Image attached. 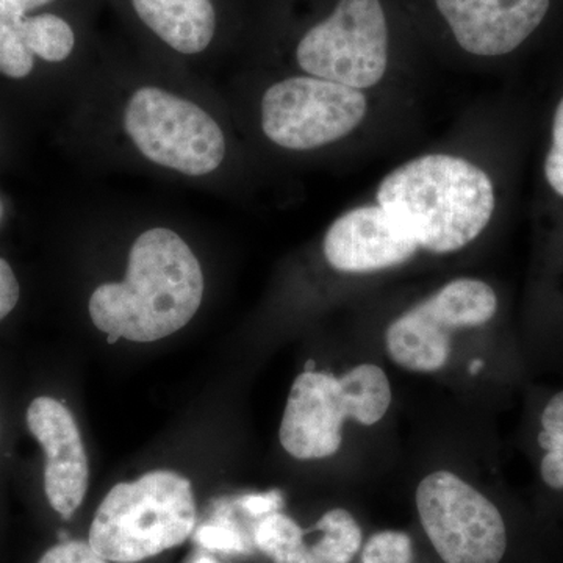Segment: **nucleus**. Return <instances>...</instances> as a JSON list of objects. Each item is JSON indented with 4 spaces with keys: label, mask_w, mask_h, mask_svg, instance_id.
I'll use <instances>...</instances> for the list:
<instances>
[{
    "label": "nucleus",
    "mask_w": 563,
    "mask_h": 563,
    "mask_svg": "<svg viewBox=\"0 0 563 563\" xmlns=\"http://www.w3.org/2000/svg\"><path fill=\"white\" fill-rule=\"evenodd\" d=\"M202 296L201 263L190 246L172 229L154 228L133 242L125 279L99 285L88 310L110 342L151 343L185 328Z\"/></svg>",
    "instance_id": "nucleus-1"
},
{
    "label": "nucleus",
    "mask_w": 563,
    "mask_h": 563,
    "mask_svg": "<svg viewBox=\"0 0 563 563\" xmlns=\"http://www.w3.org/2000/svg\"><path fill=\"white\" fill-rule=\"evenodd\" d=\"M377 206L418 247L450 254L483 233L495 210L490 177L454 155H422L380 181Z\"/></svg>",
    "instance_id": "nucleus-2"
},
{
    "label": "nucleus",
    "mask_w": 563,
    "mask_h": 563,
    "mask_svg": "<svg viewBox=\"0 0 563 563\" xmlns=\"http://www.w3.org/2000/svg\"><path fill=\"white\" fill-rule=\"evenodd\" d=\"M196 525L191 483L158 470L114 485L99 506L88 543L107 561L136 563L179 547Z\"/></svg>",
    "instance_id": "nucleus-3"
},
{
    "label": "nucleus",
    "mask_w": 563,
    "mask_h": 563,
    "mask_svg": "<svg viewBox=\"0 0 563 563\" xmlns=\"http://www.w3.org/2000/svg\"><path fill=\"white\" fill-rule=\"evenodd\" d=\"M124 129L147 161L173 172L207 176L224 162L220 124L198 103L161 88L133 92L124 110Z\"/></svg>",
    "instance_id": "nucleus-4"
},
{
    "label": "nucleus",
    "mask_w": 563,
    "mask_h": 563,
    "mask_svg": "<svg viewBox=\"0 0 563 563\" xmlns=\"http://www.w3.org/2000/svg\"><path fill=\"white\" fill-rule=\"evenodd\" d=\"M310 76L363 90L388 65L387 20L379 0H340L328 20L306 33L296 51Z\"/></svg>",
    "instance_id": "nucleus-5"
},
{
    "label": "nucleus",
    "mask_w": 563,
    "mask_h": 563,
    "mask_svg": "<svg viewBox=\"0 0 563 563\" xmlns=\"http://www.w3.org/2000/svg\"><path fill=\"white\" fill-rule=\"evenodd\" d=\"M422 529L444 563H499L507 531L498 507L450 472L429 474L417 488Z\"/></svg>",
    "instance_id": "nucleus-6"
},
{
    "label": "nucleus",
    "mask_w": 563,
    "mask_h": 563,
    "mask_svg": "<svg viewBox=\"0 0 563 563\" xmlns=\"http://www.w3.org/2000/svg\"><path fill=\"white\" fill-rule=\"evenodd\" d=\"M366 109L361 90L320 77H290L263 96L262 129L285 150H317L354 131Z\"/></svg>",
    "instance_id": "nucleus-7"
},
{
    "label": "nucleus",
    "mask_w": 563,
    "mask_h": 563,
    "mask_svg": "<svg viewBox=\"0 0 563 563\" xmlns=\"http://www.w3.org/2000/svg\"><path fill=\"white\" fill-rule=\"evenodd\" d=\"M496 309L498 298L485 282H450L391 322L385 333L388 355L409 372H439L450 358L453 332L479 328L495 317Z\"/></svg>",
    "instance_id": "nucleus-8"
},
{
    "label": "nucleus",
    "mask_w": 563,
    "mask_h": 563,
    "mask_svg": "<svg viewBox=\"0 0 563 563\" xmlns=\"http://www.w3.org/2000/svg\"><path fill=\"white\" fill-rule=\"evenodd\" d=\"M350 418L339 377L306 372L292 384L279 439L291 457L317 461L339 453Z\"/></svg>",
    "instance_id": "nucleus-9"
},
{
    "label": "nucleus",
    "mask_w": 563,
    "mask_h": 563,
    "mask_svg": "<svg viewBox=\"0 0 563 563\" xmlns=\"http://www.w3.org/2000/svg\"><path fill=\"white\" fill-rule=\"evenodd\" d=\"M27 426L46 454L44 490L63 518L79 509L88 490V457L79 426L57 399L40 396L27 410Z\"/></svg>",
    "instance_id": "nucleus-10"
},
{
    "label": "nucleus",
    "mask_w": 563,
    "mask_h": 563,
    "mask_svg": "<svg viewBox=\"0 0 563 563\" xmlns=\"http://www.w3.org/2000/svg\"><path fill=\"white\" fill-rule=\"evenodd\" d=\"M463 51L499 57L525 43L542 24L550 0H437Z\"/></svg>",
    "instance_id": "nucleus-11"
},
{
    "label": "nucleus",
    "mask_w": 563,
    "mask_h": 563,
    "mask_svg": "<svg viewBox=\"0 0 563 563\" xmlns=\"http://www.w3.org/2000/svg\"><path fill=\"white\" fill-rule=\"evenodd\" d=\"M325 258L343 273H373L402 265L417 254V242L379 206L342 214L324 236Z\"/></svg>",
    "instance_id": "nucleus-12"
},
{
    "label": "nucleus",
    "mask_w": 563,
    "mask_h": 563,
    "mask_svg": "<svg viewBox=\"0 0 563 563\" xmlns=\"http://www.w3.org/2000/svg\"><path fill=\"white\" fill-rule=\"evenodd\" d=\"M279 512L263 518L254 542L274 563H350L362 547L361 526L347 510L332 509L309 531Z\"/></svg>",
    "instance_id": "nucleus-13"
},
{
    "label": "nucleus",
    "mask_w": 563,
    "mask_h": 563,
    "mask_svg": "<svg viewBox=\"0 0 563 563\" xmlns=\"http://www.w3.org/2000/svg\"><path fill=\"white\" fill-rule=\"evenodd\" d=\"M140 20L180 54L195 55L210 46L217 29L211 0H132Z\"/></svg>",
    "instance_id": "nucleus-14"
},
{
    "label": "nucleus",
    "mask_w": 563,
    "mask_h": 563,
    "mask_svg": "<svg viewBox=\"0 0 563 563\" xmlns=\"http://www.w3.org/2000/svg\"><path fill=\"white\" fill-rule=\"evenodd\" d=\"M351 420L373 426L390 409L391 388L379 366L363 363L340 377Z\"/></svg>",
    "instance_id": "nucleus-15"
},
{
    "label": "nucleus",
    "mask_w": 563,
    "mask_h": 563,
    "mask_svg": "<svg viewBox=\"0 0 563 563\" xmlns=\"http://www.w3.org/2000/svg\"><path fill=\"white\" fill-rule=\"evenodd\" d=\"M22 33L33 55L51 63L66 60L76 46V35L65 20L55 14L22 16Z\"/></svg>",
    "instance_id": "nucleus-16"
},
{
    "label": "nucleus",
    "mask_w": 563,
    "mask_h": 563,
    "mask_svg": "<svg viewBox=\"0 0 563 563\" xmlns=\"http://www.w3.org/2000/svg\"><path fill=\"white\" fill-rule=\"evenodd\" d=\"M22 16H0V74L10 79H24L35 66V55L22 33Z\"/></svg>",
    "instance_id": "nucleus-17"
},
{
    "label": "nucleus",
    "mask_w": 563,
    "mask_h": 563,
    "mask_svg": "<svg viewBox=\"0 0 563 563\" xmlns=\"http://www.w3.org/2000/svg\"><path fill=\"white\" fill-rule=\"evenodd\" d=\"M413 550L409 536L398 531L376 533L363 548V563H412Z\"/></svg>",
    "instance_id": "nucleus-18"
},
{
    "label": "nucleus",
    "mask_w": 563,
    "mask_h": 563,
    "mask_svg": "<svg viewBox=\"0 0 563 563\" xmlns=\"http://www.w3.org/2000/svg\"><path fill=\"white\" fill-rule=\"evenodd\" d=\"M196 542L206 550L221 551V553H243L246 550L242 533L229 523L202 526L196 533Z\"/></svg>",
    "instance_id": "nucleus-19"
},
{
    "label": "nucleus",
    "mask_w": 563,
    "mask_h": 563,
    "mask_svg": "<svg viewBox=\"0 0 563 563\" xmlns=\"http://www.w3.org/2000/svg\"><path fill=\"white\" fill-rule=\"evenodd\" d=\"M542 431L539 444L544 451H562L563 453V391L554 395L543 409Z\"/></svg>",
    "instance_id": "nucleus-20"
},
{
    "label": "nucleus",
    "mask_w": 563,
    "mask_h": 563,
    "mask_svg": "<svg viewBox=\"0 0 563 563\" xmlns=\"http://www.w3.org/2000/svg\"><path fill=\"white\" fill-rule=\"evenodd\" d=\"M544 176L551 188L563 196V99L555 110L553 143L544 162Z\"/></svg>",
    "instance_id": "nucleus-21"
},
{
    "label": "nucleus",
    "mask_w": 563,
    "mask_h": 563,
    "mask_svg": "<svg viewBox=\"0 0 563 563\" xmlns=\"http://www.w3.org/2000/svg\"><path fill=\"white\" fill-rule=\"evenodd\" d=\"M101 554L96 553L90 543L65 542L51 548L38 563H107Z\"/></svg>",
    "instance_id": "nucleus-22"
},
{
    "label": "nucleus",
    "mask_w": 563,
    "mask_h": 563,
    "mask_svg": "<svg viewBox=\"0 0 563 563\" xmlns=\"http://www.w3.org/2000/svg\"><path fill=\"white\" fill-rule=\"evenodd\" d=\"M21 287L9 262L0 258V321L9 317L20 301Z\"/></svg>",
    "instance_id": "nucleus-23"
},
{
    "label": "nucleus",
    "mask_w": 563,
    "mask_h": 563,
    "mask_svg": "<svg viewBox=\"0 0 563 563\" xmlns=\"http://www.w3.org/2000/svg\"><path fill=\"white\" fill-rule=\"evenodd\" d=\"M240 507L252 517H268L276 514L284 504L282 493L277 490L262 493V495H247L239 499Z\"/></svg>",
    "instance_id": "nucleus-24"
},
{
    "label": "nucleus",
    "mask_w": 563,
    "mask_h": 563,
    "mask_svg": "<svg viewBox=\"0 0 563 563\" xmlns=\"http://www.w3.org/2000/svg\"><path fill=\"white\" fill-rule=\"evenodd\" d=\"M540 474L543 483L554 490H563V453L562 451H547L540 463Z\"/></svg>",
    "instance_id": "nucleus-25"
},
{
    "label": "nucleus",
    "mask_w": 563,
    "mask_h": 563,
    "mask_svg": "<svg viewBox=\"0 0 563 563\" xmlns=\"http://www.w3.org/2000/svg\"><path fill=\"white\" fill-rule=\"evenodd\" d=\"M52 0H0V16L25 14L27 11L46 5Z\"/></svg>",
    "instance_id": "nucleus-26"
},
{
    "label": "nucleus",
    "mask_w": 563,
    "mask_h": 563,
    "mask_svg": "<svg viewBox=\"0 0 563 563\" xmlns=\"http://www.w3.org/2000/svg\"><path fill=\"white\" fill-rule=\"evenodd\" d=\"M192 563H218V562L214 561V559L207 558V555H202V558L196 559V561Z\"/></svg>",
    "instance_id": "nucleus-27"
},
{
    "label": "nucleus",
    "mask_w": 563,
    "mask_h": 563,
    "mask_svg": "<svg viewBox=\"0 0 563 563\" xmlns=\"http://www.w3.org/2000/svg\"><path fill=\"white\" fill-rule=\"evenodd\" d=\"M483 368V362H473V365H472V368H470V372H472L473 374L474 373H477L479 372V369Z\"/></svg>",
    "instance_id": "nucleus-28"
}]
</instances>
